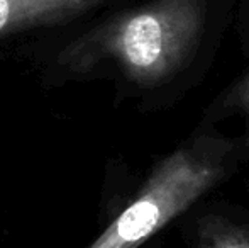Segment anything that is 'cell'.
Returning a JSON list of instances; mask_svg holds the SVG:
<instances>
[{
	"instance_id": "1",
	"label": "cell",
	"mask_w": 249,
	"mask_h": 248,
	"mask_svg": "<svg viewBox=\"0 0 249 248\" xmlns=\"http://www.w3.org/2000/svg\"><path fill=\"white\" fill-rule=\"evenodd\" d=\"M222 14L217 0H149L89 31L61 63L80 70L112 63L139 92H180L213 53Z\"/></svg>"
},
{
	"instance_id": "2",
	"label": "cell",
	"mask_w": 249,
	"mask_h": 248,
	"mask_svg": "<svg viewBox=\"0 0 249 248\" xmlns=\"http://www.w3.org/2000/svg\"><path fill=\"white\" fill-rule=\"evenodd\" d=\"M241 158L237 138L200 128L164 155L127 208L90 248H138L222 184Z\"/></svg>"
},
{
	"instance_id": "3",
	"label": "cell",
	"mask_w": 249,
	"mask_h": 248,
	"mask_svg": "<svg viewBox=\"0 0 249 248\" xmlns=\"http://www.w3.org/2000/svg\"><path fill=\"white\" fill-rule=\"evenodd\" d=\"M110 0H0V36L59 22Z\"/></svg>"
},
{
	"instance_id": "4",
	"label": "cell",
	"mask_w": 249,
	"mask_h": 248,
	"mask_svg": "<svg viewBox=\"0 0 249 248\" xmlns=\"http://www.w3.org/2000/svg\"><path fill=\"white\" fill-rule=\"evenodd\" d=\"M232 116L241 119L243 129L237 141H239L241 156H246L249 155V70L227 87L212 109V119H220V117L227 119Z\"/></svg>"
},
{
	"instance_id": "5",
	"label": "cell",
	"mask_w": 249,
	"mask_h": 248,
	"mask_svg": "<svg viewBox=\"0 0 249 248\" xmlns=\"http://www.w3.org/2000/svg\"><path fill=\"white\" fill-rule=\"evenodd\" d=\"M195 248H249V229L229 218L210 214L200 221Z\"/></svg>"
},
{
	"instance_id": "6",
	"label": "cell",
	"mask_w": 249,
	"mask_h": 248,
	"mask_svg": "<svg viewBox=\"0 0 249 248\" xmlns=\"http://www.w3.org/2000/svg\"><path fill=\"white\" fill-rule=\"evenodd\" d=\"M243 39H244L246 50H249V0H248L246 12H244V19H243Z\"/></svg>"
}]
</instances>
